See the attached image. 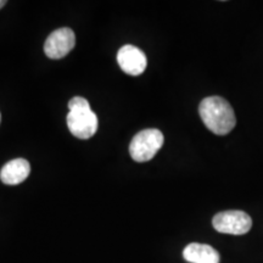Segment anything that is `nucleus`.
Instances as JSON below:
<instances>
[{
  "mask_svg": "<svg viewBox=\"0 0 263 263\" xmlns=\"http://www.w3.org/2000/svg\"><path fill=\"white\" fill-rule=\"evenodd\" d=\"M199 114L205 126L217 136H226L236 124L234 110L228 101L221 97L203 99L200 103Z\"/></svg>",
  "mask_w": 263,
  "mask_h": 263,
  "instance_id": "f257e3e1",
  "label": "nucleus"
},
{
  "mask_svg": "<svg viewBox=\"0 0 263 263\" xmlns=\"http://www.w3.org/2000/svg\"><path fill=\"white\" fill-rule=\"evenodd\" d=\"M67 127L78 139H89L98 130V117L90 108L87 99L72 98L68 103Z\"/></svg>",
  "mask_w": 263,
  "mask_h": 263,
  "instance_id": "f03ea898",
  "label": "nucleus"
},
{
  "mask_svg": "<svg viewBox=\"0 0 263 263\" xmlns=\"http://www.w3.org/2000/svg\"><path fill=\"white\" fill-rule=\"evenodd\" d=\"M163 134L159 129H144L130 141V157L137 162H147L163 145Z\"/></svg>",
  "mask_w": 263,
  "mask_h": 263,
  "instance_id": "7ed1b4c3",
  "label": "nucleus"
},
{
  "mask_svg": "<svg viewBox=\"0 0 263 263\" xmlns=\"http://www.w3.org/2000/svg\"><path fill=\"white\" fill-rule=\"evenodd\" d=\"M212 226L217 232L223 234L242 235L251 229L252 219L246 212L224 211L213 217Z\"/></svg>",
  "mask_w": 263,
  "mask_h": 263,
  "instance_id": "20e7f679",
  "label": "nucleus"
},
{
  "mask_svg": "<svg viewBox=\"0 0 263 263\" xmlns=\"http://www.w3.org/2000/svg\"><path fill=\"white\" fill-rule=\"evenodd\" d=\"M76 45L74 32L68 27L59 28L44 43V52L52 60L65 58Z\"/></svg>",
  "mask_w": 263,
  "mask_h": 263,
  "instance_id": "39448f33",
  "label": "nucleus"
},
{
  "mask_svg": "<svg viewBox=\"0 0 263 263\" xmlns=\"http://www.w3.org/2000/svg\"><path fill=\"white\" fill-rule=\"evenodd\" d=\"M117 62L121 70L129 76H139L145 71L147 60L145 54L134 45H123L117 52Z\"/></svg>",
  "mask_w": 263,
  "mask_h": 263,
  "instance_id": "423d86ee",
  "label": "nucleus"
},
{
  "mask_svg": "<svg viewBox=\"0 0 263 263\" xmlns=\"http://www.w3.org/2000/svg\"><path fill=\"white\" fill-rule=\"evenodd\" d=\"M31 173V164L25 159H15L9 161L0 171V179L8 185H17L27 179Z\"/></svg>",
  "mask_w": 263,
  "mask_h": 263,
  "instance_id": "0eeeda50",
  "label": "nucleus"
},
{
  "mask_svg": "<svg viewBox=\"0 0 263 263\" xmlns=\"http://www.w3.org/2000/svg\"><path fill=\"white\" fill-rule=\"evenodd\" d=\"M183 257L190 263H219L221 256L212 246L192 242L184 249Z\"/></svg>",
  "mask_w": 263,
  "mask_h": 263,
  "instance_id": "6e6552de",
  "label": "nucleus"
},
{
  "mask_svg": "<svg viewBox=\"0 0 263 263\" xmlns=\"http://www.w3.org/2000/svg\"><path fill=\"white\" fill-rule=\"evenodd\" d=\"M5 4H6V2H5V0H0V9H2L3 6H4Z\"/></svg>",
  "mask_w": 263,
  "mask_h": 263,
  "instance_id": "1a4fd4ad",
  "label": "nucleus"
},
{
  "mask_svg": "<svg viewBox=\"0 0 263 263\" xmlns=\"http://www.w3.org/2000/svg\"><path fill=\"white\" fill-rule=\"evenodd\" d=\"M0 121H2V115H0Z\"/></svg>",
  "mask_w": 263,
  "mask_h": 263,
  "instance_id": "9d476101",
  "label": "nucleus"
}]
</instances>
